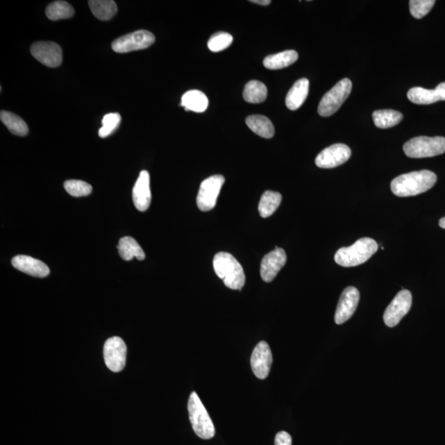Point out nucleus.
<instances>
[{"instance_id": "obj_23", "label": "nucleus", "mask_w": 445, "mask_h": 445, "mask_svg": "<svg viewBox=\"0 0 445 445\" xmlns=\"http://www.w3.org/2000/svg\"><path fill=\"white\" fill-rule=\"evenodd\" d=\"M298 58L296 51L289 50L267 56L263 60V65L268 69H280L293 65Z\"/></svg>"}, {"instance_id": "obj_24", "label": "nucleus", "mask_w": 445, "mask_h": 445, "mask_svg": "<svg viewBox=\"0 0 445 445\" xmlns=\"http://www.w3.org/2000/svg\"><path fill=\"white\" fill-rule=\"evenodd\" d=\"M89 6L92 15L102 21L112 19L117 12V3L112 0H91Z\"/></svg>"}, {"instance_id": "obj_26", "label": "nucleus", "mask_w": 445, "mask_h": 445, "mask_svg": "<svg viewBox=\"0 0 445 445\" xmlns=\"http://www.w3.org/2000/svg\"><path fill=\"white\" fill-rule=\"evenodd\" d=\"M281 201L282 196L279 192L272 191L264 192L258 205L260 215L262 218L270 217L278 209Z\"/></svg>"}, {"instance_id": "obj_15", "label": "nucleus", "mask_w": 445, "mask_h": 445, "mask_svg": "<svg viewBox=\"0 0 445 445\" xmlns=\"http://www.w3.org/2000/svg\"><path fill=\"white\" fill-rule=\"evenodd\" d=\"M287 257L284 249L276 248L267 254L261 263L262 279L267 283L271 282L285 265Z\"/></svg>"}, {"instance_id": "obj_31", "label": "nucleus", "mask_w": 445, "mask_h": 445, "mask_svg": "<svg viewBox=\"0 0 445 445\" xmlns=\"http://www.w3.org/2000/svg\"><path fill=\"white\" fill-rule=\"evenodd\" d=\"M435 3V0H411L410 12L415 19H421L428 15Z\"/></svg>"}, {"instance_id": "obj_4", "label": "nucleus", "mask_w": 445, "mask_h": 445, "mask_svg": "<svg viewBox=\"0 0 445 445\" xmlns=\"http://www.w3.org/2000/svg\"><path fill=\"white\" fill-rule=\"evenodd\" d=\"M188 412L192 429L198 437L203 439L213 438L215 435L213 421L196 392H193L189 398Z\"/></svg>"}, {"instance_id": "obj_30", "label": "nucleus", "mask_w": 445, "mask_h": 445, "mask_svg": "<svg viewBox=\"0 0 445 445\" xmlns=\"http://www.w3.org/2000/svg\"><path fill=\"white\" fill-rule=\"evenodd\" d=\"M64 187L65 191L74 197L87 196L90 195L92 191L90 184L79 180H66Z\"/></svg>"}, {"instance_id": "obj_35", "label": "nucleus", "mask_w": 445, "mask_h": 445, "mask_svg": "<svg viewBox=\"0 0 445 445\" xmlns=\"http://www.w3.org/2000/svg\"><path fill=\"white\" fill-rule=\"evenodd\" d=\"M251 2L259 4V6H269V4L271 3L270 0H253V1H251Z\"/></svg>"}, {"instance_id": "obj_22", "label": "nucleus", "mask_w": 445, "mask_h": 445, "mask_svg": "<svg viewBox=\"0 0 445 445\" xmlns=\"http://www.w3.org/2000/svg\"><path fill=\"white\" fill-rule=\"evenodd\" d=\"M119 254L125 261L136 258L139 261H143L145 258V253L142 248L133 237H124L119 241L117 246Z\"/></svg>"}, {"instance_id": "obj_21", "label": "nucleus", "mask_w": 445, "mask_h": 445, "mask_svg": "<svg viewBox=\"0 0 445 445\" xmlns=\"http://www.w3.org/2000/svg\"><path fill=\"white\" fill-rule=\"evenodd\" d=\"M246 124L255 134L262 138L271 139L275 135V128L270 119L262 115H253L246 117Z\"/></svg>"}, {"instance_id": "obj_20", "label": "nucleus", "mask_w": 445, "mask_h": 445, "mask_svg": "<svg viewBox=\"0 0 445 445\" xmlns=\"http://www.w3.org/2000/svg\"><path fill=\"white\" fill-rule=\"evenodd\" d=\"M186 111L194 112H204L209 106V100L204 92L199 90H190L183 96L182 103Z\"/></svg>"}, {"instance_id": "obj_34", "label": "nucleus", "mask_w": 445, "mask_h": 445, "mask_svg": "<svg viewBox=\"0 0 445 445\" xmlns=\"http://www.w3.org/2000/svg\"><path fill=\"white\" fill-rule=\"evenodd\" d=\"M275 445H292V436L285 431H280L276 436Z\"/></svg>"}, {"instance_id": "obj_27", "label": "nucleus", "mask_w": 445, "mask_h": 445, "mask_svg": "<svg viewBox=\"0 0 445 445\" xmlns=\"http://www.w3.org/2000/svg\"><path fill=\"white\" fill-rule=\"evenodd\" d=\"M0 119H1L3 125L8 128V130L12 134L19 136H25L28 134V125L17 115L10 112L2 111L0 113Z\"/></svg>"}, {"instance_id": "obj_10", "label": "nucleus", "mask_w": 445, "mask_h": 445, "mask_svg": "<svg viewBox=\"0 0 445 445\" xmlns=\"http://www.w3.org/2000/svg\"><path fill=\"white\" fill-rule=\"evenodd\" d=\"M127 349L124 341L118 337L108 339L104 346V360L112 372H120L125 368Z\"/></svg>"}, {"instance_id": "obj_36", "label": "nucleus", "mask_w": 445, "mask_h": 445, "mask_svg": "<svg viewBox=\"0 0 445 445\" xmlns=\"http://www.w3.org/2000/svg\"><path fill=\"white\" fill-rule=\"evenodd\" d=\"M439 226L445 229V217L439 219Z\"/></svg>"}, {"instance_id": "obj_11", "label": "nucleus", "mask_w": 445, "mask_h": 445, "mask_svg": "<svg viewBox=\"0 0 445 445\" xmlns=\"http://www.w3.org/2000/svg\"><path fill=\"white\" fill-rule=\"evenodd\" d=\"M31 53L35 59L47 67L56 68L62 63V49L58 44L55 42H35L31 47Z\"/></svg>"}, {"instance_id": "obj_13", "label": "nucleus", "mask_w": 445, "mask_h": 445, "mask_svg": "<svg viewBox=\"0 0 445 445\" xmlns=\"http://www.w3.org/2000/svg\"><path fill=\"white\" fill-rule=\"evenodd\" d=\"M360 301L359 290L355 287H347L342 292L335 314V323L345 324L355 314Z\"/></svg>"}, {"instance_id": "obj_12", "label": "nucleus", "mask_w": 445, "mask_h": 445, "mask_svg": "<svg viewBox=\"0 0 445 445\" xmlns=\"http://www.w3.org/2000/svg\"><path fill=\"white\" fill-rule=\"evenodd\" d=\"M351 151L344 144H333L321 151L315 160V164L321 169H333L345 164L350 160Z\"/></svg>"}, {"instance_id": "obj_25", "label": "nucleus", "mask_w": 445, "mask_h": 445, "mask_svg": "<svg viewBox=\"0 0 445 445\" xmlns=\"http://www.w3.org/2000/svg\"><path fill=\"white\" fill-rule=\"evenodd\" d=\"M403 119V115L395 110H378L373 113L374 125L380 129H387L398 125Z\"/></svg>"}, {"instance_id": "obj_1", "label": "nucleus", "mask_w": 445, "mask_h": 445, "mask_svg": "<svg viewBox=\"0 0 445 445\" xmlns=\"http://www.w3.org/2000/svg\"><path fill=\"white\" fill-rule=\"evenodd\" d=\"M437 182L433 171L421 170L398 176L391 183V190L395 196L408 197L419 195L433 188Z\"/></svg>"}, {"instance_id": "obj_18", "label": "nucleus", "mask_w": 445, "mask_h": 445, "mask_svg": "<svg viewBox=\"0 0 445 445\" xmlns=\"http://www.w3.org/2000/svg\"><path fill=\"white\" fill-rule=\"evenodd\" d=\"M408 98L412 103L419 105L433 104L439 101H445V82L439 83L435 90L415 87L408 92Z\"/></svg>"}, {"instance_id": "obj_7", "label": "nucleus", "mask_w": 445, "mask_h": 445, "mask_svg": "<svg viewBox=\"0 0 445 445\" xmlns=\"http://www.w3.org/2000/svg\"><path fill=\"white\" fill-rule=\"evenodd\" d=\"M156 42L154 35L146 30H139L119 37L112 44V50L117 53H128L144 50Z\"/></svg>"}, {"instance_id": "obj_2", "label": "nucleus", "mask_w": 445, "mask_h": 445, "mask_svg": "<svg viewBox=\"0 0 445 445\" xmlns=\"http://www.w3.org/2000/svg\"><path fill=\"white\" fill-rule=\"evenodd\" d=\"M214 270L224 285L231 289L241 290L246 281L244 268L233 255L219 253L215 255Z\"/></svg>"}, {"instance_id": "obj_28", "label": "nucleus", "mask_w": 445, "mask_h": 445, "mask_svg": "<svg viewBox=\"0 0 445 445\" xmlns=\"http://www.w3.org/2000/svg\"><path fill=\"white\" fill-rule=\"evenodd\" d=\"M267 98V87L263 83L252 81L246 83L244 90V99L249 103H261Z\"/></svg>"}, {"instance_id": "obj_14", "label": "nucleus", "mask_w": 445, "mask_h": 445, "mask_svg": "<svg viewBox=\"0 0 445 445\" xmlns=\"http://www.w3.org/2000/svg\"><path fill=\"white\" fill-rule=\"evenodd\" d=\"M272 360L270 346L266 342H260L251 356V367L255 377L265 380L270 373Z\"/></svg>"}, {"instance_id": "obj_6", "label": "nucleus", "mask_w": 445, "mask_h": 445, "mask_svg": "<svg viewBox=\"0 0 445 445\" xmlns=\"http://www.w3.org/2000/svg\"><path fill=\"white\" fill-rule=\"evenodd\" d=\"M352 83L349 78H343L326 94L320 101L318 112L321 117H328L337 112L349 96Z\"/></svg>"}, {"instance_id": "obj_33", "label": "nucleus", "mask_w": 445, "mask_h": 445, "mask_svg": "<svg viewBox=\"0 0 445 445\" xmlns=\"http://www.w3.org/2000/svg\"><path fill=\"white\" fill-rule=\"evenodd\" d=\"M233 42L232 35L227 33H217L208 41L209 49L212 52H219L227 49Z\"/></svg>"}, {"instance_id": "obj_17", "label": "nucleus", "mask_w": 445, "mask_h": 445, "mask_svg": "<svg viewBox=\"0 0 445 445\" xmlns=\"http://www.w3.org/2000/svg\"><path fill=\"white\" fill-rule=\"evenodd\" d=\"M12 265L17 270L38 278H44L50 274V269L45 263L28 255H16L12 259Z\"/></svg>"}, {"instance_id": "obj_3", "label": "nucleus", "mask_w": 445, "mask_h": 445, "mask_svg": "<svg viewBox=\"0 0 445 445\" xmlns=\"http://www.w3.org/2000/svg\"><path fill=\"white\" fill-rule=\"evenodd\" d=\"M376 240L370 237H362L353 245L342 248L335 254V262L344 267H353L367 262L378 251Z\"/></svg>"}, {"instance_id": "obj_29", "label": "nucleus", "mask_w": 445, "mask_h": 445, "mask_svg": "<svg viewBox=\"0 0 445 445\" xmlns=\"http://www.w3.org/2000/svg\"><path fill=\"white\" fill-rule=\"evenodd\" d=\"M46 15L48 19L52 21L67 19L74 15V10L67 2L55 1L47 6Z\"/></svg>"}, {"instance_id": "obj_19", "label": "nucleus", "mask_w": 445, "mask_h": 445, "mask_svg": "<svg viewBox=\"0 0 445 445\" xmlns=\"http://www.w3.org/2000/svg\"><path fill=\"white\" fill-rule=\"evenodd\" d=\"M310 92V81L301 78L294 83L285 99L286 107L292 111L299 109L305 102Z\"/></svg>"}, {"instance_id": "obj_8", "label": "nucleus", "mask_w": 445, "mask_h": 445, "mask_svg": "<svg viewBox=\"0 0 445 445\" xmlns=\"http://www.w3.org/2000/svg\"><path fill=\"white\" fill-rule=\"evenodd\" d=\"M224 180L222 175H214L201 183L196 198L198 208L204 212L215 208Z\"/></svg>"}, {"instance_id": "obj_32", "label": "nucleus", "mask_w": 445, "mask_h": 445, "mask_svg": "<svg viewBox=\"0 0 445 445\" xmlns=\"http://www.w3.org/2000/svg\"><path fill=\"white\" fill-rule=\"evenodd\" d=\"M121 117L119 113H109L104 116L102 124L103 127L99 131L101 138H106L111 135L120 125Z\"/></svg>"}, {"instance_id": "obj_9", "label": "nucleus", "mask_w": 445, "mask_h": 445, "mask_svg": "<svg viewBox=\"0 0 445 445\" xmlns=\"http://www.w3.org/2000/svg\"><path fill=\"white\" fill-rule=\"evenodd\" d=\"M412 296L407 289L401 290L394 301L387 306L383 314V320L387 327L394 328L406 316L412 307Z\"/></svg>"}, {"instance_id": "obj_5", "label": "nucleus", "mask_w": 445, "mask_h": 445, "mask_svg": "<svg viewBox=\"0 0 445 445\" xmlns=\"http://www.w3.org/2000/svg\"><path fill=\"white\" fill-rule=\"evenodd\" d=\"M403 151L409 158H423L440 156L445 153V138L442 136H419L408 141Z\"/></svg>"}, {"instance_id": "obj_16", "label": "nucleus", "mask_w": 445, "mask_h": 445, "mask_svg": "<svg viewBox=\"0 0 445 445\" xmlns=\"http://www.w3.org/2000/svg\"><path fill=\"white\" fill-rule=\"evenodd\" d=\"M135 208L144 212L151 202V177L147 171H141L132 192Z\"/></svg>"}]
</instances>
